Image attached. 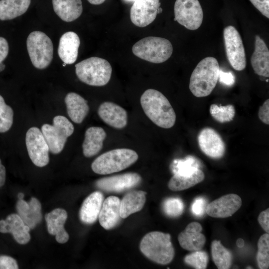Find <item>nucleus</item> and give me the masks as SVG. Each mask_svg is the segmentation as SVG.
<instances>
[{"label":"nucleus","mask_w":269,"mask_h":269,"mask_svg":"<svg viewBox=\"0 0 269 269\" xmlns=\"http://www.w3.org/2000/svg\"><path fill=\"white\" fill-rule=\"evenodd\" d=\"M140 103L145 115L157 126L170 129L174 125L175 111L167 98L159 91L146 90L140 97Z\"/></svg>","instance_id":"1"},{"label":"nucleus","mask_w":269,"mask_h":269,"mask_svg":"<svg viewBox=\"0 0 269 269\" xmlns=\"http://www.w3.org/2000/svg\"><path fill=\"white\" fill-rule=\"evenodd\" d=\"M220 69L217 60L207 57L201 60L193 70L190 78L189 89L196 97L209 95L218 81Z\"/></svg>","instance_id":"2"},{"label":"nucleus","mask_w":269,"mask_h":269,"mask_svg":"<svg viewBox=\"0 0 269 269\" xmlns=\"http://www.w3.org/2000/svg\"><path fill=\"white\" fill-rule=\"evenodd\" d=\"M139 248L146 257L158 264H168L174 257V249L168 233L159 231L148 233L142 239Z\"/></svg>","instance_id":"3"},{"label":"nucleus","mask_w":269,"mask_h":269,"mask_svg":"<svg viewBox=\"0 0 269 269\" xmlns=\"http://www.w3.org/2000/svg\"><path fill=\"white\" fill-rule=\"evenodd\" d=\"M137 152L127 148H119L108 151L96 158L91 165L96 173L106 175L124 170L138 159Z\"/></svg>","instance_id":"4"},{"label":"nucleus","mask_w":269,"mask_h":269,"mask_svg":"<svg viewBox=\"0 0 269 269\" xmlns=\"http://www.w3.org/2000/svg\"><path fill=\"white\" fill-rule=\"evenodd\" d=\"M75 72L82 82L93 86H103L110 81L112 68L106 59L92 57L76 64Z\"/></svg>","instance_id":"5"},{"label":"nucleus","mask_w":269,"mask_h":269,"mask_svg":"<svg viewBox=\"0 0 269 269\" xmlns=\"http://www.w3.org/2000/svg\"><path fill=\"white\" fill-rule=\"evenodd\" d=\"M132 51L141 59L153 63H161L171 57L173 46L166 38L148 36L136 42L133 46Z\"/></svg>","instance_id":"6"},{"label":"nucleus","mask_w":269,"mask_h":269,"mask_svg":"<svg viewBox=\"0 0 269 269\" xmlns=\"http://www.w3.org/2000/svg\"><path fill=\"white\" fill-rule=\"evenodd\" d=\"M27 51L33 65L39 69L47 67L53 56V46L50 38L44 33L34 31L26 40Z\"/></svg>","instance_id":"7"},{"label":"nucleus","mask_w":269,"mask_h":269,"mask_svg":"<svg viewBox=\"0 0 269 269\" xmlns=\"http://www.w3.org/2000/svg\"><path fill=\"white\" fill-rule=\"evenodd\" d=\"M73 124L63 116H55L53 125L45 124L41 132L48 145L49 151L53 154L60 153L63 149L67 138L74 132Z\"/></svg>","instance_id":"8"},{"label":"nucleus","mask_w":269,"mask_h":269,"mask_svg":"<svg viewBox=\"0 0 269 269\" xmlns=\"http://www.w3.org/2000/svg\"><path fill=\"white\" fill-rule=\"evenodd\" d=\"M227 59L237 71H242L246 66V56L243 41L238 31L232 26L226 27L223 31Z\"/></svg>","instance_id":"9"},{"label":"nucleus","mask_w":269,"mask_h":269,"mask_svg":"<svg viewBox=\"0 0 269 269\" xmlns=\"http://www.w3.org/2000/svg\"><path fill=\"white\" fill-rule=\"evenodd\" d=\"M174 20L189 30H196L201 26L203 12L198 0H176Z\"/></svg>","instance_id":"10"},{"label":"nucleus","mask_w":269,"mask_h":269,"mask_svg":"<svg viewBox=\"0 0 269 269\" xmlns=\"http://www.w3.org/2000/svg\"><path fill=\"white\" fill-rule=\"evenodd\" d=\"M25 143L28 155L34 165L46 166L49 162L48 145L41 132L37 127H31L26 134Z\"/></svg>","instance_id":"11"},{"label":"nucleus","mask_w":269,"mask_h":269,"mask_svg":"<svg viewBox=\"0 0 269 269\" xmlns=\"http://www.w3.org/2000/svg\"><path fill=\"white\" fill-rule=\"evenodd\" d=\"M199 147L207 156L213 159L222 158L225 152V144L220 135L211 128H205L197 137Z\"/></svg>","instance_id":"12"},{"label":"nucleus","mask_w":269,"mask_h":269,"mask_svg":"<svg viewBox=\"0 0 269 269\" xmlns=\"http://www.w3.org/2000/svg\"><path fill=\"white\" fill-rule=\"evenodd\" d=\"M159 0H135L130 10V18L135 25L143 27L155 19L160 7Z\"/></svg>","instance_id":"13"},{"label":"nucleus","mask_w":269,"mask_h":269,"mask_svg":"<svg viewBox=\"0 0 269 269\" xmlns=\"http://www.w3.org/2000/svg\"><path fill=\"white\" fill-rule=\"evenodd\" d=\"M141 180L138 174L129 172L101 178L96 181V185L102 190L119 192L136 186Z\"/></svg>","instance_id":"14"},{"label":"nucleus","mask_w":269,"mask_h":269,"mask_svg":"<svg viewBox=\"0 0 269 269\" xmlns=\"http://www.w3.org/2000/svg\"><path fill=\"white\" fill-rule=\"evenodd\" d=\"M241 197L236 194H229L217 199L207 205V214L214 218H224L231 216L242 206Z\"/></svg>","instance_id":"15"},{"label":"nucleus","mask_w":269,"mask_h":269,"mask_svg":"<svg viewBox=\"0 0 269 269\" xmlns=\"http://www.w3.org/2000/svg\"><path fill=\"white\" fill-rule=\"evenodd\" d=\"M98 114L100 119L108 126L116 129H122L128 124L126 110L112 102H104L99 107Z\"/></svg>","instance_id":"16"},{"label":"nucleus","mask_w":269,"mask_h":269,"mask_svg":"<svg viewBox=\"0 0 269 269\" xmlns=\"http://www.w3.org/2000/svg\"><path fill=\"white\" fill-rule=\"evenodd\" d=\"M30 230L17 214H11L5 220H0V232L11 233L19 244H26L30 241Z\"/></svg>","instance_id":"17"},{"label":"nucleus","mask_w":269,"mask_h":269,"mask_svg":"<svg viewBox=\"0 0 269 269\" xmlns=\"http://www.w3.org/2000/svg\"><path fill=\"white\" fill-rule=\"evenodd\" d=\"M120 199L115 196H109L104 200L98 219L104 229H112L120 222Z\"/></svg>","instance_id":"18"},{"label":"nucleus","mask_w":269,"mask_h":269,"mask_svg":"<svg viewBox=\"0 0 269 269\" xmlns=\"http://www.w3.org/2000/svg\"><path fill=\"white\" fill-rule=\"evenodd\" d=\"M67 218V212L62 208L55 209L45 216L48 233L55 236L56 241L60 244L69 240V235L64 228Z\"/></svg>","instance_id":"19"},{"label":"nucleus","mask_w":269,"mask_h":269,"mask_svg":"<svg viewBox=\"0 0 269 269\" xmlns=\"http://www.w3.org/2000/svg\"><path fill=\"white\" fill-rule=\"evenodd\" d=\"M17 214L30 229H34L42 220L41 205L39 200L32 197L29 202L19 199L16 205Z\"/></svg>","instance_id":"20"},{"label":"nucleus","mask_w":269,"mask_h":269,"mask_svg":"<svg viewBox=\"0 0 269 269\" xmlns=\"http://www.w3.org/2000/svg\"><path fill=\"white\" fill-rule=\"evenodd\" d=\"M251 63L257 75L269 77V50L259 35L255 36V50L251 57Z\"/></svg>","instance_id":"21"},{"label":"nucleus","mask_w":269,"mask_h":269,"mask_svg":"<svg viewBox=\"0 0 269 269\" xmlns=\"http://www.w3.org/2000/svg\"><path fill=\"white\" fill-rule=\"evenodd\" d=\"M80 40L78 35L73 31H68L61 37L58 48L60 58L66 64L74 63L77 60Z\"/></svg>","instance_id":"22"},{"label":"nucleus","mask_w":269,"mask_h":269,"mask_svg":"<svg viewBox=\"0 0 269 269\" xmlns=\"http://www.w3.org/2000/svg\"><path fill=\"white\" fill-rule=\"evenodd\" d=\"M104 201L102 192L95 191L90 194L83 201L79 212L81 221L86 224H91L98 218Z\"/></svg>","instance_id":"23"},{"label":"nucleus","mask_w":269,"mask_h":269,"mask_svg":"<svg viewBox=\"0 0 269 269\" xmlns=\"http://www.w3.org/2000/svg\"><path fill=\"white\" fill-rule=\"evenodd\" d=\"M106 136L105 131L100 127H91L88 128L85 132L82 144L84 156L90 157L98 154L103 148L104 141Z\"/></svg>","instance_id":"24"},{"label":"nucleus","mask_w":269,"mask_h":269,"mask_svg":"<svg viewBox=\"0 0 269 269\" xmlns=\"http://www.w3.org/2000/svg\"><path fill=\"white\" fill-rule=\"evenodd\" d=\"M65 102L68 115L71 120L75 123H81L89 111L87 101L80 95L70 92L66 95Z\"/></svg>","instance_id":"25"},{"label":"nucleus","mask_w":269,"mask_h":269,"mask_svg":"<svg viewBox=\"0 0 269 269\" xmlns=\"http://www.w3.org/2000/svg\"><path fill=\"white\" fill-rule=\"evenodd\" d=\"M52 5L56 14L66 22L76 20L83 11L81 0H52Z\"/></svg>","instance_id":"26"},{"label":"nucleus","mask_w":269,"mask_h":269,"mask_svg":"<svg viewBox=\"0 0 269 269\" xmlns=\"http://www.w3.org/2000/svg\"><path fill=\"white\" fill-rule=\"evenodd\" d=\"M146 192L134 190L128 192L120 202V216L125 219L142 209L145 202Z\"/></svg>","instance_id":"27"},{"label":"nucleus","mask_w":269,"mask_h":269,"mask_svg":"<svg viewBox=\"0 0 269 269\" xmlns=\"http://www.w3.org/2000/svg\"><path fill=\"white\" fill-rule=\"evenodd\" d=\"M31 0H0V20H11L24 14Z\"/></svg>","instance_id":"28"},{"label":"nucleus","mask_w":269,"mask_h":269,"mask_svg":"<svg viewBox=\"0 0 269 269\" xmlns=\"http://www.w3.org/2000/svg\"><path fill=\"white\" fill-rule=\"evenodd\" d=\"M204 177V173L200 168L189 175L174 174L168 182V187L175 191L185 190L202 182Z\"/></svg>","instance_id":"29"},{"label":"nucleus","mask_w":269,"mask_h":269,"mask_svg":"<svg viewBox=\"0 0 269 269\" xmlns=\"http://www.w3.org/2000/svg\"><path fill=\"white\" fill-rule=\"evenodd\" d=\"M180 246L189 251L200 250L204 246L206 238L201 232H192L183 230L178 236Z\"/></svg>","instance_id":"30"},{"label":"nucleus","mask_w":269,"mask_h":269,"mask_svg":"<svg viewBox=\"0 0 269 269\" xmlns=\"http://www.w3.org/2000/svg\"><path fill=\"white\" fill-rule=\"evenodd\" d=\"M213 261L219 269H229L232 264V253L223 246L220 241L214 240L211 243Z\"/></svg>","instance_id":"31"},{"label":"nucleus","mask_w":269,"mask_h":269,"mask_svg":"<svg viewBox=\"0 0 269 269\" xmlns=\"http://www.w3.org/2000/svg\"><path fill=\"white\" fill-rule=\"evenodd\" d=\"M200 167L199 160L193 156L188 155L183 159L174 160L171 168L174 174L189 175Z\"/></svg>","instance_id":"32"},{"label":"nucleus","mask_w":269,"mask_h":269,"mask_svg":"<svg viewBox=\"0 0 269 269\" xmlns=\"http://www.w3.org/2000/svg\"><path fill=\"white\" fill-rule=\"evenodd\" d=\"M211 116L217 122L221 123L232 121L235 116V109L232 105L218 106L212 104L210 107Z\"/></svg>","instance_id":"33"},{"label":"nucleus","mask_w":269,"mask_h":269,"mask_svg":"<svg viewBox=\"0 0 269 269\" xmlns=\"http://www.w3.org/2000/svg\"><path fill=\"white\" fill-rule=\"evenodd\" d=\"M257 261L260 269H267L269 267V235H262L258 242Z\"/></svg>","instance_id":"34"},{"label":"nucleus","mask_w":269,"mask_h":269,"mask_svg":"<svg viewBox=\"0 0 269 269\" xmlns=\"http://www.w3.org/2000/svg\"><path fill=\"white\" fill-rule=\"evenodd\" d=\"M13 121V111L6 105L0 95V133L7 132L11 127Z\"/></svg>","instance_id":"35"},{"label":"nucleus","mask_w":269,"mask_h":269,"mask_svg":"<svg viewBox=\"0 0 269 269\" xmlns=\"http://www.w3.org/2000/svg\"><path fill=\"white\" fill-rule=\"evenodd\" d=\"M162 208L165 214L170 217H177L180 216L184 209V203L178 197H170L163 202Z\"/></svg>","instance_id":"36"},{"label":"nucleus","mask_w":269,"mask_h":269,"mask_svg":"<svg viewBox=\"0 0 269 269\" xmlns=\"http://www.w3.org/2000/svg\"><path fill=\"white\" fill-rule=\"evenodd\" d=\"M185 263L197 269H205L207 268L208 256L203 251H196L187 255L184 259Z\"/></svg>","instance_id":"37"},{"label":"nucleus","mask_w":269,"mask_h":269,"mask_svg":"<svg viewBox=\"0 0 269 269\" xmlns=\"http://www.w3.org/2000/svg\"><path fill=\"white\" fill-rule=\"evenodd\" d=\"M207 201L203 197H198L193 202L191 210L192 213L197 217L202 216L206 211Z\"/></svg>","instance_id":"38"},{"label":"nucleus","mask_w":269,"mask_h":269,"mask_svg":"<svg viewBox=\"0 0 269 269\" xmlns=\"http://www.w3.org/2000/svg\"><path fill=\"white\" fill-rule=\"evenodd\" d=\"M18 269V266L14 259L8 256H0V269Z\"/></svg>","instance_id":"39"},{"label":"nucleus","mask_w":269,"mask_h":269,"mask_svg":"<svg viewBox=\"0 0 269 269\" xmlns=\"http://www.w3.org/2000/svg\"><path fill=\"white\" fill-rule=\"evenodd\" d=\"M254 6L265 16L269 18V0H250Z\"/></svg>","instance_id":"40"},{"label":"nucleus","mask_w":269,"mask_h":269,"mask_svg":"<svg viewBox=\"0 0 269 269\" xmlns=\"http://www.w3.org/2000/svg\"><path fill=\"white\" fill-rule=\"evenodd\" d=\"M258 117L263 123L268 125L269 124V99L266 100L260 107Z\"/></svg>","instance_id":"41"},{"label":"nucleus","mask_w":269,"mask_h":269,"mask_svg":"<svg viewBox=\"0 0 269 269\" xmlns=\"http://www.w3.org/2000/svg\"><path fill=\"white\" fill-rule=\"evenodd\" d=\"M218 80L225 85L232 86L235 83V78L232 72H225L220 70Z\"/></svg>","instance_id":"42"},{"label":"nucleus","mask_w":269,"mask_h":269,"mask_svg":"<svg viewBox=\"0 0 269 269\" xmlns=\"http://www.w3.org/2000/svg\"><path fill=\"white\" fill-rule=\"evenodd\" d=\"M258 222L262 228L267 232H269V209L261 212L258 218Z\"/></svg>","instance_id":"43"},{"label":"nucleus","mask_w":269,"mask_h":269,"mask_svg":"<svg viewBox=\"0 0 269 269\" xmlns=\"http://www.w3.org/2000/svg\"><path fill=\"white\" fill-rule=\"evenodd\" d=\"M9 51V46L7 40L3 37H0V63L6 57Z\"/></svg>","instance_id":"44"},{"label":"nucleus","mask_w":269,"mask_h":269,"mask_svg":"<svg viewBox=\"0 0 269 269\" xmlns=\"http://www.w3.org/2000/svg\"><path fill=\"white\" fill-rule=\"evenodd\" d=\"M184 230L192 232H201L202 227L200 223L193 222L188 224Z\"/></svg>","instance_id":"45"},{"label":"nucleus","mask_w":269,"mask_h":269,"mask_svg":"<svg viewBox=\"0 0 269 269\" xmlns=\"http://www.w3.org/2000/svg\"><path fill=\"white\" fill-rule=\"evenodd\" d=\"M6 178V170L0 159V188L5 183Z\"/></svg>","instance_id":"46"},{"label":"nucleus","mask_w":269,"mask_h":269,"mask_svg":"<svg viewBox=\"0 0 269 269\" xmlns=\"http://www.w3.org/2000/svg\"><path fill=\"white\" fill-rule=\"evenodd\" d=\"M91 4L99 5L103 3L106 0H87Z\"/></svg>","instance_id":"47"},{"label":"nucleus","mask_w":269,"mask_h":269,"mask_svg":"<svg viewBox=\"0 0 269 269\" xmlns=\"http://www.w3.org/2000/svg\"><path fill=\"white\" fill-rule=\"evenodd\" d=\"M245 242L243 239L239 238L236 241V245L239 248H242L244 246Z\"/></svg>","instance_id":"48"},{"label":"nucleus","mask_w":269,"mask_h":269,"mask_svg":"<svg viewBox=\"0 0 269 269\" xmlns=\"http://www.w3.org/2000/svg\"><path fill=\"white\" fill-rule=\"evenodd\" d=\"M5 68V65L2 63H0V72H1Z\"/></svg>","instance_id":"49"},{"label":"nucleus","mask_w":269,"mask_h":269,"mask_svg":"<svg viewBox=\"0 0 269 269\" xmlns=\"http://www.w3.org/2000/svg\"><path fill=\"white\" fill-rule=\"evenodd\" d=\"M23 197H24V194L20 192L18 193V198L19 199H23Z\"/></svg>","instance_id":"50"},{"label":"nucleus","mask_w":269,"mask_h":269,"mask_svg":"<svg viewBox=\"0 0 269 269\" xmlns=\"http://www.w3.org/2000/svg\"><path fill=\"white\" fill-rule=\"evenodd\" d=\"M247 269H252V268L251 267H247Z\"/></svg>","instance_id":"51"},{"label":"nucleus","mask_w":269,"mask_h":269,"mask_svg":"<svg viewBox=\"0 0 269 269\" xmlns=\"http://www.w3.org/2000/svg\"><path fill=\"white\" fill-rule=\"evenodd\" d=\"M65 65H66V64L64 63V64H63V66H65Z\"/></svg>","instance_id":"52"},{"label":"nucleus","mask_w":269,"mask_h":269,"mask_svg":"<svg viewBox=\"0 0 269 269\" xmlns=\"http://www.w3.org/2000/svg\"><path fill=\"white\" fill-rule=\"evenodd\" d=\"M134 0V1L135 0Z\"/></svg>","instance_id":"53"}]
</instances>
